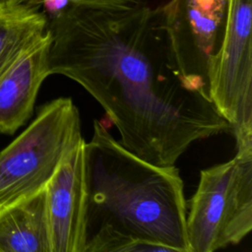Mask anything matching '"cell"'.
<instances>
[{"label":"cell","mask_w":252,"mask_h":252,"mask_svg":"<svg viewBox=\"0 0 252 252\" xmlns=\"http://www.w3.org/2000/svg\"><path fill=\"white\" fill-rule=\"evenodd\" d=\"M84 145L67 155L45 186L51 252H84Z\"/></svg>","instance_id":"7"},{"label":"cell","mask_w":252,"mask_h":252,"mask_svg":"<svg viewBox=\"0 0 252 252\" xmlns=\"http://www.w3.org/2000/svg\"><path fill=\"white\" fill-rule=\"evenodd\" d=\"M11 3L31 7L35 0H8ZM142 0H71L72 4L89 6H122L141 2Z\"/></svg>","instance_id":"11"},{"label":"cell","mask_w":252,"mask_h":252,"mask_svg":"<svg viewBox=\"0 0 252 252\" xmlns=\"http://www.w3.org/2000/svg\"><path fill=\"white\" fill-rule=\"evenodd\" d=\"M226 0H169L158 8L160 25L187 86L209 96L210 61L218 49Z\"/></svg>","instance_id":"6"},{"label":"cell","mask_w":252,"mask_h":252,"mask_svg":"<svg viewBox=\"0 0 252 252\" xmlns=\"http://www.w3.org/2000/svg\"><path fill=\"white\" fill-rule=\"evenodd\" d=\"M84 162V252H190L178 168L139 158L98 120Z\"/></svg>","instance_id":"2"},{"label":"cell","mask_w":252,"mask_h":252,"mask_svg":"<svg viewBox=\"0 0 252 252\" xmlns=\"http://www.w3.org/2000/svg\"><path fill=\"white\" fill-rule=\"evenodd\" d=\"M83 140L72 98L58 97L41 105L32 122L0 151V213L43 190Z\"/></svg>","instance_id":"3"},{"label":"cell","mask_w":252,"mask_h":252,"mask_svg":"<svg viewBox=\"0 0 252 252\" xmlns=\"http://www.w3.org/2000/svg\"><path fill=\"white\" fill-rule=\"evenodd\" d=\"M47 30L50 75L81 85L139 158L174 165L195 142L231 133L210 97L187 86L158 9L70 4Z\"/></svg>","instance_id":"1"},{"label":"cell","mask_w":252,"mask_h":252,"mask_svg":"<svg viewBox=\"0 0 252 252\" xmlns=\"http://www.w3.org/2000/svg\"><path fill=\"white\" fill-rule=\"evenodd\" d=\"M252 0H226L220 45L211 58L209 97L229 124L236 149H252Z\"/></svg>","instance_id":"5"},{"label":"cell","mask_w":252,"mask_h":252,"mask_svg":"<svg viewBox=\"0 0 252 252\" xmlns=\"http://www.w3.org/2000/svg\"><path fill=\"white\" fill-rule=\"evenodd\" d=\"M252 229V149L201 170L186 214L190 252L238 244Z\"/></svg>","instance_id":"4"},{"label":"cell","mask_w":252,"mask_h":252,"mask_svg":"<svg viewBox=\"0 0 252 252\" xmlns=\"http://www.w3.org/2000/svg\"><path fill=\"white\" fill-rule=\"evenodd\" d=\"M0 252H51L45 188L0 213Z\"/></svg>","instance_id":"9"},{"label":"cell","mask_w":252,"mask_h":252,"mask_svg":"<svg viewBox=\"0 0 252 252\" xmlns=\"http://www.w3.org/2000/svg\"><path fill=\"white\" fill-rule=\"evenodd\" d=\"M39 10L0 0V75L20 53L47 31Z\"/></svg>","instance_id":"10"},{"label":"cell","mask_w":252,"mask_h":252,"mask_svg":"<svg viewBox=\"0 0 252 252\" xmlns=\"http://www.w3.org/2000/svg\"><path fill=\"white\" fill-rule=\"evenodd\" d=\"M48 30L0 75V133L14 134L32 116L43 81L50 75Z\"/></svg>","instance_id":"8"}]
</instances>
